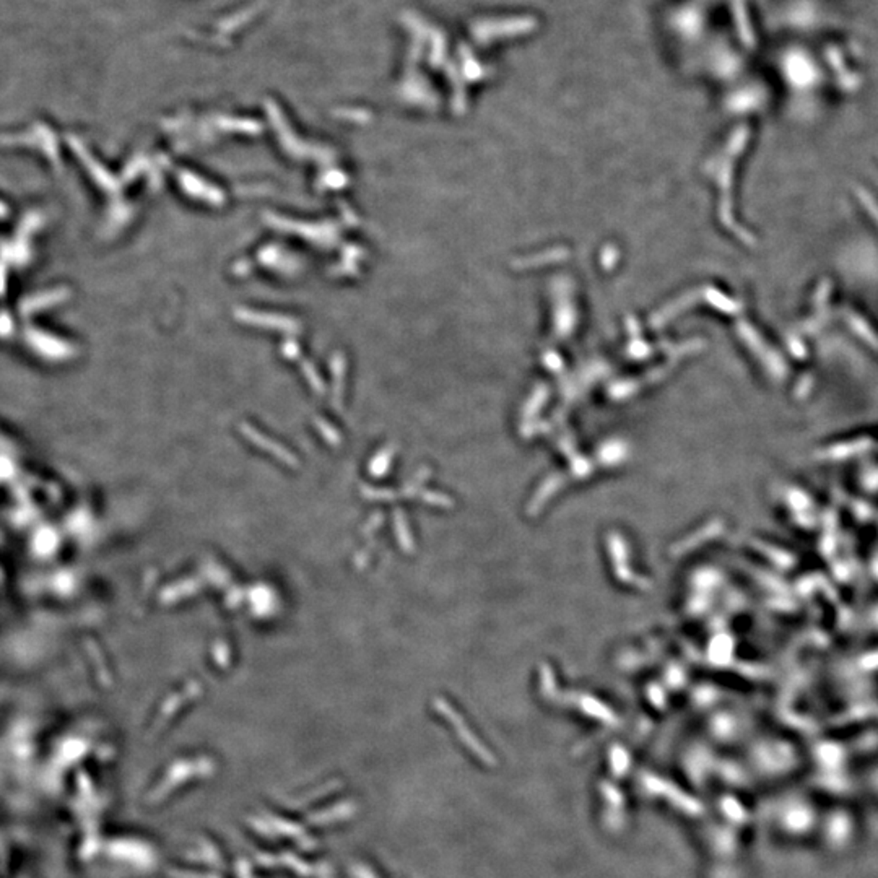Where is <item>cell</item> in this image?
Wrapping results in <instances>:
<instances>
[{
	"label": "cell",
	"mask_w": 878,
	"mask_h": 878,
	"mask_svg": "<svg viewBox=\"0 0 878 878\" xmlns=\"http://www.w3.org/2000/svg\"><path fill=\"white\" fill-rule=\"evenodd\" d=\"M200 690H202V688H200V685L197 683V681H192V683H189L188 686H186V688L181 691V693L171 696V698L165 703L163 708H161V713H160L158 718H156L155 730H158L161 725H165L166 720H168L171 716H173L176 711H178L181 706L186 703V701L190 699V698H194L195 695H199Z\"/></svg>",
	"instance_id": "cell-2"
},
{
	"label": "cell",
	"mask_w": 878,
	"mask_h": 878,
	"mask_svg": "<svg viewBox=\"0 0 878 878\" xmlns=\"http://www.w3.org/2000/svg\"><path fill=\"white\" fill-rule=\"evenodd\" d=\"M212 654H213V662L218 667H222V669L228 667L229 662H232V652H229V646L225 641L215 642L212 647Z\"/></svg>",
	"instance_id": "cell-4"
},
{
	"label": "cell",
	"mask_w": 878,
	"mask_h": 878,
	"mask_svg": "<svg viewBox=\"0 0 878 878\" xmlns=\"http://www.w3.org/2000/svg\"><path fill=\"white\" fill-rule=\"evenodd\" d=\"M205 575H207L209 580L217 586H225L229 581L227 580V577H229L227 575V571L222 570L218 565H213V563H210V565L205 566Z\"/></svg>",
	"instance_id": "cell-5"
},
{
	"label": "cell",
	"mask_w": 878,
	"mask_h": 878,
	"mask_svg": "<svg viewBox=\"0 0 878 878\" xmlns=\"http://www.w3.org/2000/svg\"><path fill=\"white\" fill-rule=\"evenodd\" d=\"M200 582L197 580H189V581H181L176 582V584L168 586L163 591V593H160V600L165 603H171L179 600V598H184L188 596H194L195 592L200 589Z\"/></svg>",
	"instance_id": "cell-3"
},
{
	"label": "cell",
	"mask_w": 878,
	"mask_h": 878,
	"mask_svg": "<svg viewBox=\"0 0 878 878\" xmlns=\"http://www.w3.org/2000/svg\"><path fill=\"white\" fill-rule=\"evenodd\" d=\"M243 431H244V433H246L248 439H251L254 444H257L259 448H262L264 451H266V453L273 455V457L280 460L282 464H285V465H288V467H292V469H298L299 467V462H298L296 455L292 454L290 451H287L285 448H283V446L273 443L272 439L266 438V436H262L261 433H257L256 430L249 428V426H243Z\"/></svg>",
	"instance_id": "cell-1"
}]
</instances>
